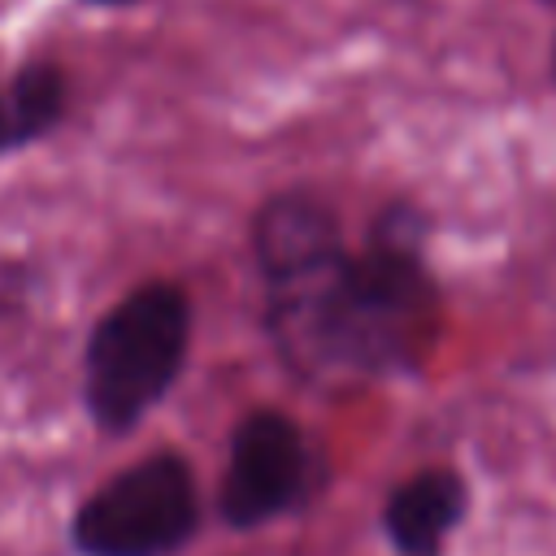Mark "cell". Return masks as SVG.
I'll return each mask as SVG.
<instances>
[{"label":"cell","instance_id":"1","mask_svg":"<svg viewBox=\"0 0 556 556\" xmlns=\"http://www.w3.org/2000/svg\"><path fill=\"white\" fill-rule=\"evenodd\" d=\"M426 239L430 217L413 200H387L352 248L326 195L269 191L248 217V256L274 356L308 387L417 374L443 339Z\"/></svg>","mask_w":556,"mask_h":556},{"label":"cell","instance_id":"2","mask_svg":"<svg viewBox=\"0 0 556 556\" xmlns=\"http://www.w3.org/2000/svg\"><path fill=\"white\" fill-rule=\"evenodd\" d=\"M191 321L195 308L178 278H143L96 317L83 348V404L100 434H130L174 391Z\"/></svg>","mask_w":556,"mask_h":556},{"label":"cell","instance_id":"3","mask_svg":"<svg viewBox=\"0 0 556 556\" xmlns=\"http://www.w3.org/2000/svg\"><path fill=\"white\" fill-rule=\"evenodd\" d=\"M195 526V473L187 456L165 447L96 486L74 513L70 543L83 556H174Z\"/></svg>","mask_w":556,"mask_h":556},{"label":"cell","instance_id":"4","mask_svg":"<svg viewBox=\"0 0 556 556\" xmlns=\"http://www.w3.org/2000/svg\"><path fill=\"white\" fill-rule=\"evenodd\" d=\"M321 452L282 408H252L235 421L217 508L235 530L265 526L304 508L321 486Z\"/></svg>","mask_w":556,"mask_h":556},{"label":"cell","instance_id":"5","mask_svg":"<svg viewBox=\"0 0 556 556\" xmlns=\"http://www.w3.org/2000/svg\"><path fill=\"white\" fill-rule=\"evenodd\" d=\"M469 513V486L456 469L430 465L391 486L382 504V530L400 556H443L447 534Z\"/></svg>","mask_w":556,"mask_h":556},{"label":"cell","instance_id":"6","mask_svg":"<svg viewBox=\"0 0 556 556\" xmlns=\"http://www.w3.org/2000/svg\"><path fill=\"white\" fill-rule=\"evenodd\" d=\"M74 113V78L52 56H30L0 78V156L56 135Z\"/></svg>","mask_w":556,"mask_h":556},{"label":"cell","instance_id":"7","mask_svg":"<svg viewBox=\"0 0 556 556\" xmlns=\"http://www.w3.org/2000/svg\"><path fill=\"white\" fill-rule=\"evenodd\" d=\"M91 9H135V4H148V0H83Z\"/></svg>","mask_w":556,"mask_h":556},{"label":"cell","instance_id":"8","mask_svg":"<svg viewBox=\"0 0 556 556\" xmlns=\"http://www.w3.org/2000/svg\"><path fill=\"white\" fill-rule=\"evenodd\" d=\"M552 70H556V52H552Z\"/></svg>","mask_w":556,"mask_h":556}]
</instances>
